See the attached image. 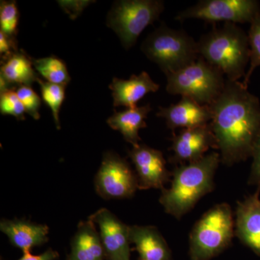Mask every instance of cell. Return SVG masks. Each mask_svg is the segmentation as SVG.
<instances>
[{"instance_id": "ac0fdd59", "label": "cell", "mask_w": 260, "mask_h": 260, "mask_svg": "<svg viewBox=\"0 0 260 260\" xmlns=\"http://www.w3.org/2000/svg\"><path fill=\"white\" fill-rule=\"evenodd\" d=\"M105 259L100 234L90 219L78 223L67 260Z\"/></svg>"}, {"instance_id": "d4e9b609", "label": "cell", "mask_w": 260, "mask_h": 260, "mask_svg": "<svg viewBox=\"0 0 260 260\" xmlns=\"http://www.w3.org/2000/svg\"><path fill=\"white\" fill-rule=\"evenodd\" d=\"M0 112L3 115L15 116L18 120L25 119V108L14 89L5 90L0 94Z\"/></svg>"}, {"instance_id": "44dd1931", "label": "cell", "mask_w": 260, "mask_h": 260, "mask_svg": "<svg viewBox=\"0 0 260 260\" xmlns=\"http://www.w3.org/2000/svg\"><path fill=\"white\" fill-rule=\"evenodd\" d=\"M31 59L35 70L49 83L64 85L69 83L71 78L66 64L61 59L54 56Z\"/></svg>"}, {"instance_id": "2e32d148", "label": "cell", "mask_w": 260, "mask_h": 260, "mask_svg": "<svg viewBox=\"0 0 260 260\" xmlns=\"http://www.w3.org/2000/svg\"><path fill=\"white\" fill-rule=\"evenodd\" d=\"M109 87L112 91L114 107H125L127 109L138 107L137 104L145 95L155 93L160 88V85L145 71L139 75H132L128 80L114 78Z\"/></svg>"}, {"instance_id": "5bb4252c", "label": "cell", "mask_w": 260, "mask_h": 260, "mask_svg": "<svg viewBox=\"0 0 260 260\" xmlns=\"http://www.w3.org/2000/svg\"><path fill=\"white\" fill-rule=\"evenodd\" d=\"M260 187L237 203L235 234L239 240L260 255Z\"/></svg>"}, {"instance_id": "d6986e66", "label": "cell", "mask_w": 260, "mask_h": 260, "mask_svg": "<svg viewBox=\"0 0 260 260\" xmlns=\"http://www.w3.org/2000/svg\"><path fill=\"white\" fill-rule=\"evenodd\" d=\"M151 111L150 104H147L143 107L129 108L122 112H115L107 119V124L113 129L121 133L126 142L133 147H137L141 141L139 130L147 127L145 119Z\"/></svg>"}, {"instance_id": "f1b7e54d", "label": "cell", "mask_w": 260, "mask_h": 260, "mask_svg": "<svg viewBox=\"0 0 260 260\" xmlns=\"http://www.w3.org/2000/svg\"><path fill=\"white\" fill-rule=\"evenodd\" d=\"M60 5L62 7L63 9L66 11V13H69L70 10H73V17L75 13V15L79 14V12L82 11L85 5L88 4L89 2H59Z\"/></svg>"}, {"instance_id": "e0dca14e", "label": "cell", "mask_w": 260, "mask_h": 260, "mask_svg": "<svg viewBox=\"0 0 260 260\" xmlns=\"http://www.w3.org/2000/svg\"><path fill=\"white\" fill-rule=\"evenodd\" d=\"M130 243L134 244L139 260H169L170 250L157 228L152 225H129Z\"/></svg>"}, {"instance_id": "277c9868", "label": "cell", "mask_w": 260, "mask_h": 260, "mask_svg": "<svg viewBox=\"0 0 260 260\" xmlns=\"http://www.w3.org/2000/svg\"><path fill=\"white\" fill-rule=\"evenodd\" d=\"M141 51L165 75L186 68L200 57L198 42L191 36L166 24L148 36L142 44Z\"/></svg>"}, {"instance_id": "9a60e30c", "label": "cell", "mask_w": 260, "mask_h": 260, "mask_svg": "<svg viewBox=\"0 0 260 260\" xmlns=\"http://www.w3.org/2000/svg\"><path fill=\"white\" fill-rule=\"evenodd\" d=\"M0 231L8 237L12 245L23 253L31 252L34 247L44 245L49 241V229L47 225L25 219H2Z\"/></svg>"}, {"instance_id": "cb8c5ba5", "label": "cell", "mask_w": 260, "mask_h": 260, "mask_svg": "<svg viewBox=\"0 0 260 260\" xmlns=\"http://www.w3.org/2000/svg\"><path fill=\"white\" fill-rule=\"evenodd\" d=\"M20 13L15 1H1L0 31L10 39H16Z\"/></svg>"}, {"instance_id": "7c38bea8", "label": "cell", "mask_w": 260, "mask_h": 260, "mask_svg": "<svg viewBox=\"0 0 260 260\" xmlns=\"http://www.w3.org/2000/svg\"><path fill=\"white\" fill-rule=\"evenodd\" d=\"M171 150L174 152L173 161L191 162L205 156L209 148L216 149L215 137L209 124L198 127L183 129L174 133Z\"/></svg>"}, {"instance_id": "4fadbf2b", "label": "cell", "mask_w": 260, "mask_h": 260, "mask_svg": "<svg viewBox=\"0 0 260 260\" xmlns=\"http://www.w3.org/2000/svg\"><path fill=\"white\" fill-rule=\"evenodd\" d=\"M156 116L162 118L169 129H189L209 124L212 112L209 106L201 105L189 97L182 96L177 104L158 107Z\"/></svg>"}, {"instance_id": "ba28073f", "label": "cell", "mask_w": 260, "mask_h": 260, "mask_svg": "<svg viewBox=\"0 0 260 260\" xmlns=\"http://www.w3.org/2000/svg\"><path fill=\"white\" fill-rule=\"evenodd\" d=\"M260 14L256 0H202L175 17L177 21L199 19L206 23H251Z\"/></svg>"}, {"instance_id": "52a82bcc", "label": "cell", "mask_w": 260, "mask_h": 260, "mask_svg": "<svg viewBox=\"0 0 260 260\" xmlns=\"http://www.w3.org/2000/svg\"><path fill=\"white\" fill-rule=\"evenodd\" d=\"M164 9L161 0H119L109 12L107 25L117 34L127 50L145 28L158 20Z\"/></svg>"}, {"instance_id": "603a6c76", "label": "cell", "mask_w": 260, "mask_h": 260, "mask_svg": "<svg viewBox=\"0 0 260 260\" xmlns=\"http://www.w3.org/2000/svg\"><path fill=\"white\" fill-rule=\"evenodd\" d=\"M249 49H250V61L249 69L242 82L243 85L248 88L251 76L254 70L260 66V14L257 15L250 23L248 32Z\"/></svg>"}, {"instance_id": "7402d4cb", "label": "cell", "mask_w": 260, "mask_h": 260, "mask_svg": "<svg viewBox=\"0 0 260 260\" xmlns=\"http://www.w3.org/2000/svg\"><path fill=\"white\" fill-rule=\"evenodd\" d=\"M38 83L40 85L43 100L51 109L56 128L60 129L59 114L64 100L67 85L51 83L41 79Z\"/></svg>"}, {"instance_id": "6da1fadb", "label": "cell", "mask_w": 260, "mask_h": 260, "mask_svg": "<svg viewBox=\"0 0 260 260\" xmlns=\"http://www.w3.org/2000/svg\"><path fill=\"white\" fill-rule=\"evenodd\" d=\"M209 107V124L222 164L229 167L251 157L260 133L259 99L241 82L226 79L223 92Z\"/></svg>"}, {"instance_id": "8992f818", "label": "cell", "mask_w": 260, "mask_h": 260, "mask_svg": "<svg viewBox=\"0 0 260 260\" xmlns=\"http://www.w3.org/2000/svg\"><path fill=\"white\" fill-rule=\"evenodd\" d=\"M166 76L168 93L190 98L201 105L213 104L226 83L223 73L201 56L186 68Z\"/></svg>"}, {"instance_id": "4316f807", "label": "cell", "mask_w": 260, "mask_h": 260, "mask_svg": "<svg viewBox=\"0 0 260 260\" xmlns=\"http://www.w3.org/2000/svg\"><path fill=\"white\" fill-rule=\"evenodd\" d=\"M251 157L253 158V162L248 182L249 184L260 187V133L254 143Z\"/></svg>"}, {"instance_id": "8fae6325", "label": "cell", "mask_w": 260, "mask_h": 260, "mask_svg": "<svg viewBox=\"0 0 260 260\" xmlns=\"http://www.w3.org/2000/svg\"><path fill=\"white\" fill-rule=\"evenodd\" d=\"M136 169L139 189H164L172 173L167 167L162 152L145 144L133 147L128 152Z\"/></svg>"}, {"instance_id": "7a4b0ae2", "label": "cell", "mask_w": 260, "mask_h": 260, "mask_svg": "<svg viewBox=\"0 0 260 260\" xmlns=\"http://www.w3.org/2000/svg\"><path fill=\"white\" fill-rule=\"evenodd\" d=\"M220 162V153L212 152L199 160L176 168L172 172V185L162 189L159 199L166 213L179 220L203 197L211 192Z\"/></svg>"}, {"instance_id": "9c48e42d", "label": "cell", "mask_w": 260, "mask_h": 260, "mask_svg": "<svg viewBox=\"0 0 260 260\" xmlns=\"http://www.w3.org/2000/svg\"><path fill=\"white\" fill-rule=\"evenodd\" d=\"M95 189L103 199H124L134 196L139 184L127 160L108 151L103 155L102 165L95 175Z\"/></svg>"}, {"instance_id": "5b68a950", "label": "cell", "mask_w": 260, "mask_h": 260, "mask_svg": "<svg viewBox=\"0 0 260 260\" xmlns=\"http://www.w3.org/2000/svg\"><path fill=\"white\" fill-rule=\"evenodd\" d=\"M235 235V220L230 205L220 203L203 214L189 235L192 260H208L223 250Z\"/></svg>"}, {"instance_id": "30bf717a", "label": "cell", "mask_w": 260, "mask_h": 260, "mask_svg": "<svg viewBox=\"0 0 260 260\" xmlns=\"http://www.w3.org/2000/svg\"><path fill=\"white\" fill-rule=\"evenodd\" d=\"M88 218L99 225L106 260H131L129 225L107 208L97 210Z\"/></svg>"}, {"instance_id": "ffe728a7", "label": "cell", "mask_w": 260, "mask_h": 260, "mask_svg": "<svg viewBox=\"0 0 260 260\" xmlns=\"http://www.w3.org/2000/svg\"><path fill=\"white\" fill-rule=\"evenodd\" d=\"M0 76L15 87H31L32 83L40 80L34 69L31 57L23 50L13 53L6 60L2 61Z\"/></svg>"}, {"instance_id": "83f0119b", "label": "cell", "mask_w": 260, "mask_h": 260, "mask_svg": "<svg viewBox=\"0 0 260 260\" xmlns=\"http://www.w3.org/2000/svg\"><path fill=\"white\" fill-rule=\"evenodd\" d=\"M59 253L54 249L49 248L42 254L34 255L31 252L23 253V256L16 260H56L59 258Z\"/></svg>"}, {"instance_id": "484cf974", "label": "cell", "mask_w": 260, "mask_h": 260, "mask_svg": "<svg viewBox=\"0 0 260 260\" xmlns=\"http://www.w3.org/2000/svg\"><path fill=\"white\" fill-rule=\"evenodd\" d=\"M16 93L20 102L23 104L25 112L36 120L40 119L39 109L42 100L31 87L20 85L17 88Z\"/></svg>"}, {"instance_id": "3957f363", "label": "cell", "mask_w": 260, "mask_h": 260, "mask_svg": "<svg viewBox=\"0 0 260 260\" xmlns=\"http://www.w3.org/2000/svg\"><path fill=\"white\" fill-rule=\"evenodd\" d=\"M197 42L200 56L220 70L228 80L244 78L250 61V49L248 34L237 24L214 27Z\"/></svg>"}]
</instances>
